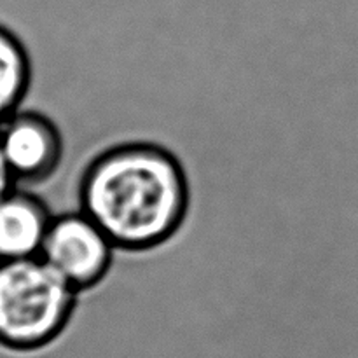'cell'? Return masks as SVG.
<instances>
[{
    "label": "cell",
    "instance_id": "cell-1",
    "mask_svg": "<svg viewBox=\"0 0 358 358\" xmlns=\"http://www.w3.org/2000/svg\"><path fill=\"white\" fill-rule=\"evenodd\" d=\"M189 203L184 166L157 143L108 147L80 175L79 210L122 252H147L166 243L185 222Z\"/></svg>",
    "mask_w": 358,
    "mask_h": 358
},
{
    "label": "cell",
    "instance_id": "cell-2",
    "mask_svg": "<svg viewBox=\"0 0 358 358\" xmlns=\"http://www.w3.org/2000/svg\"><path fill=\"white\" fill-rule=\"evenodd\" d=\"M79 294L41 257L0 262V346L37 352L76 317Z\"/></svg>",
    "mask_w": 358,
    "mask_h": 358
},
{
    "label": "cell",
    "instance_id": "cell-3",
    "mask_svg": "<svg viewBox=\"0 0 358 358\" xmlns=\"http://www.w3.org/2000/svg\"><path fill=\"white\" fill-rule=\"evenodd\" d=\"M117 248L83 210L52 217L38 257L77 294L96 287L108 275Z\"/></svg>",
    "mask_w": 358,
    "mask_h": 358
},
{
    "label": "cell",
    "instance_id": "cell-4",
    "mask_svg": "<svg viewBox=\"0 0 358 358\" xmlns=\"http://www.w3.org/2000/svg\"><path fill=\"white\" fill-rule=\"evenodd\" d=\"M0 150L16 185L42 184L63 159V136L48 115L16 110L0 122Z\"/></svg>",
    "mask_w": 358,
    "mask_h": 358
},
{
    "label": "cell",
    "instance_id": "cell-5",
    "mask_svg": "<svg viewBox=\"0 0 358 358\" xmlns=\"http://www.w3.org/2000/svg\"><path fill=\"white\" fill-rule=\"evenodd\" d=\"M52 213L44 199L14 185L0 196V262L38 257Z\"/></svg>",
    "mask_w": 358,
    "mask_h": 358
},
{
    "label": "cell",
    "instance_id": "cell-6",
    "mask_svg": "<svg viewBox=\"0 0 358 358\" xmlns=\"http://www.w3.org/2000/svg\"><path fill=\"white\" fill-rule=\"evenodd\" d=\"M31 83V62L21 38L0 24V122L20 110Z\"/></svg>",
    "mask_w": 358,
    "mask_h": 358
},
{
    "label": "cell",
    "instance_id": "cell-7",
    "mask_svg": "<svg viewBox=\"0 0 358 358\" xmlns=\"http://www.w3.org/2000/svg\"><path fill=\"white\" fill-rule=\"evenodd\" d=\"M14 185H16V182H14L13 177H10L9 168H7L6 161H3L2 150H0V196H3L6 192H9Z\"/></svg>",
    "mask_w": 358,
    "mask_h": 358
}]
</instances>
